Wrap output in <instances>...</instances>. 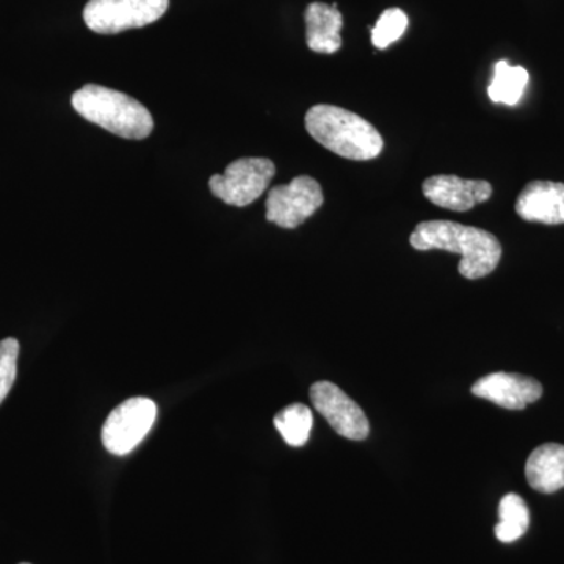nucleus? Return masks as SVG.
<instances>
[{
  "mask_svg": "<svg viewBox=\"0 0 564 564\" xmlns=\"http://www.w3.org/2000/svg\"><path fill=\"white\" fill-rule=\"evenodd\" d=\"M410 243L417 251L441 250L462 256L458 270L467 280L488 276L502 259V245L494 234L462 223H419Z\"/></svg>",
  "mask_w": 564,
  "mask_h": 564,
  "instance_id": "nucleus-1",
  "label": "nucleus"
},
{
  "mask_svg": "<svg viewBox=\"0 0 564 564\" xmlns=\"http://www.w3.org/2000/svg\"><path fill=\"white\" fill-rule=\"evenodd\" d=\"M304 122L315 141L340 158L372 161L383 151L380 132L369 121L343 107L318 104L307 110Z\"/></svg>",
  "mask_w": 564,
  "mask_h": 564,
  "instance_id": "nucleus-2",
  "label": "nucleus"
},
{
  "mask_svg": "<svg viewBox=\"0 0 564 564\" xmlns=\"http://www.w3.org/2000/svg\"><path fill=\"white\" fill-rule=\"evenodd\" d=\"M70 102L85 120L122 139L144 140L154 129V120L143 104L102 85H85L74 93Z\"/></svg>",
  "mask_w": 564,
  "mask_h": 564,
  "instance_id": "nucleus-3",
  "label": "nucleus"
},
{
  "mask_svg": "<svg viewBox=\"0 0 564 564\" xmlns=\"http://www.w3.org/2000/svg\"><path fill=\"white\" fill-rule=\"evenodd\" d=\"M169 6L170 0H90L84 21L95 33L117 35L161 20Z\"/></svg>",
  "mask_w": 564,
  "mask_h": 564,
  "instance_id": "nucleus-4",
  "label": "nucleus"
},
{
  "mask_svg": "<svg viewBox=\"0 0 564 564\" xmlns=\"http://www.w3.org/2000/svg\"><path fill=\"white\" fill-rule=\"evenodd\" d=\"M276 166L270 159L245 158L229 163L223 174L210 177L209 187L217 198L229 206H250L269 187Z\"/></svg>",
  "mask_w": 564,
  "mask_h": 564,
  "instance_id": "nucleus-5",
  "label": "nucleus"
},
{
  "mask_svg": "<svg viewBox=\"0 0 564 564\" xmlns=\"http://www.w3.org/2000/svg\"><path fill=\"white\" fill-rule=\"evenodd\" d=\"M158 417L151 399L133 397L115 408L102 426V444L111 455L124 456L143 443Z\"/></svg>",
  "mask_w": 564,
  "mask_h": 564,
  "instance_id": "nucleus-6",
  "label": "nucleus"
},
{
  "mask_svg": "<svg viewBox=\"0 0 564 564\" xmlns=\"http://www.w3.org/2000/svg\"><path fill=\"white\" fill-rule=\"evenodd\" d=\"M321 184L311 176L295 177L288 185H278L269 192L265 203L267 221L284 229H295L321 209Z\"/></svg>",
  "mask_w": 564,
  "mask_h": 564,
  "instance_id": "nucleus-7",
  "label": "nucleus"
},
{
  "mask_svg": "<svg viewBox=\"0 0 564 564\" xmlns=\"http://www.w3.org/2000/svg\"><path fill=\"white\" fill-rule=\"evenodd\" d=\"M311 402L318 414L328 421L334 432L345 440L364 441L370 433V423L361 406L329 381H318L311 388Z\"/></svg>",
  "mask_w": 564,
  "mask_h": 564,
  "instance_id": "nucleus-8",
  "label": "nucleus"
},
{
  "mask_svg": "<svg viewBox=\"0 0 564 564\" xmlns=\"http://www.w3.org/2000/svg\"><path fill=\"white\" fill-rule=\"evenodd\" d=\"M423 195L429 202L455 212L474 209L492 196V185L480 180H463L454 174H437L422 185Z\"/></svg>",
  "mask_w": 564,
  "mask_h": 564,
  "instance_id": "nucleus-9",
  "label": "nucleus"
},
{
  "mask_svg": "<svg viewBox=\"0 0 564 564\" xmlns=\"http://www.w3.org/2000/svg\"><path fill=\"white\" fill-rule=\"evenodd\" d=\"M474 395L505 410L521 411L543 395V386L534 378L518 373L486 375L473 386Z\"/></svg>",
  "mask_w": 564,
  "mask_h": 564,
  "instance_id": "nucleus-10",
  "label": "nucleus"
},
{
  "mask_svg": "<svg viewBox=\"0 0 564 564\" xmlns=\"http://www.w3.org/2000/svg\"><path fill=\"white\" fill-rule=\"evenodd\" d=\"M516 212L525 221L563 225L564 184L551 181L530 182L516 202Z\"/></svg>",
  "mask_w": 564,
  "mask_h": 564,
  "instance_id": "nucleus-11",
  "label": "nucleus"
},
{
  "mask_svg": "<svg viewBox=\"0 0 564 564\" xmlns=\"http://www.w3.org/2000/svg\"><path fill=\"white\" fill-rule=\"evenodd\" d=\"M306 21V43L311 51L317 54H334L343 47V14L336 3L314 2L307 6L304 13Z\"/></svg>",
  "mask_w": 564,
  "mask_h": 564,
  "instance_id": "nucleus-12",
  "label": "nucleus"
},
{
  "mask_svg": "<svg viewBox=\"0 0 564 564\" xmlns=\"http://www.w3.org/2000/svg\"><path fill=\"white\" fill-rule=\"evenodd\" d=\"M525 477L534 491L552 494L564 488V445L534 448L525 464Z\"/></svg>",
  "mask_w": 564,
  "mask_h": 564,
  "instance_id": "nucleus-13",
  "label": "nucleus"
},
{
  "mask_svg": "<svg viewBox=\"0 0 564 564\" xmlns=\"http://www.w3.org/2000/svg\"><path fill=\"white\" fill-rule=\"evenodd\" d=\"M529 73L522 66H510L500 61L494 66V76L488 87L489 99L505 106H516L524 96Z\"/></svg>",
  "mask_w": 564,
  "mask_h": 564,
  "instance_id": "nucleus-14",
  "label": "nucleus"
},
{
  "mask_svg": "<svg viewBox=\"0 0 564 564\" xmlns=\"http://www.w3.org/2000/svg\"><path fill=\"white\" fill-rule=\"evenodd\" d=\"M499 524L496 525L497 540L514 543L524 536L530 525V511L521 496L507 494L499 505Z\"/></svg>",
  "mask_w": 564,
  "mask_h": 564,
  "instance_id": "nucleus-15",
  "label": "nucleus"
},
{
  "mask_svg": "<svg viewBox=\"0 0 564 564\" xmlns=\"http://www.w3.org/2000/svg\"><path fill=\"white\" fill-rule=\"evenodd\" d=\"M274 426L282 440L291 447H303L311 436L314 417L313 411L303 403H293L274 415Z\"/></svg>",
  "mask_w": 564,
  "mask_h": 564,
  "instance_id": "nucleus-16",
  "label": "nucleus"
},
{
  "mask_svg": "<svg viewBox=\"0 0 564 564\" xmlns=\"http://www.w3.org/2000/svg\"><path fill=\"white\" fill-rule=\"evenodd\" d=\"M408 28V17L400 9L383 11L372 31V43L377 50H386L397 40L402 39Z\"/></svg>",
  "mask_w": 564,
  "mask_h": 564,
  "instance_id": "nucleus-17",
  "label": "nucleus"
},
{
  "mask_svg": "<svg viewBox=\"0 0 564 564\" xmlns=\"http://www.w3.org/2000/svg\"><path fill=\"white\" fill-rule=\"evenodd\" d=\"M18 356H20V343L13 337L0 343V404L9 395L17 380Z\"/></svg>",
  "mask_w": 564,
  "mask_h": 564,
  "instance_id": "nucleus-18",
  "label": "nucleus"
},
{
  "mask_svg": "<svg viewBox=\"0 0 564 564\" xmlns=\"http://www.w3.org/2000/svg\"><path fill=\"white\" fill-rule=\"evenodd\" d=\"M20 564H29V563H20Z\"/></svg>",
  "mask_w": 564,
  "mask_h": 564,
  "instance_id": "nucleus-19",
  "label": "nucleus"
}]
</instances>
